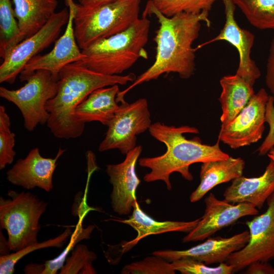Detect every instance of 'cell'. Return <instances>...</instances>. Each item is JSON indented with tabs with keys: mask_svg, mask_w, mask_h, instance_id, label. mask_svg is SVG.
Listing matches in <instances>:
<instances>
[{
	"mask_svg": "<svg viewBox=\"0 0 274 274\" xmlns=\"http://www.w3.org/2000/svg\"><path fill=\"white\" fill-rule=\"evenodd\" d=\"M175 269L169 262L153 255L144 259L125 265L122 274H175Z\"/></svg>",
	"mask_w": 274,
	"mask_h": 274,
	"instance_id": "cell-31",
	"label": "cell"
},
{
	"mask_svg": "<svg viewBox=\"0 0 274 274\" xmlns=\"http://www.w3.org/2000/svg\"><path fill=\"white\" fill-rule=\"evenodd\" d=\"M150 25V20L142 16L124 31L82 49L85 56L80 62L95 72L120 75L139 58H148L145 47L149 40Z\"/></svg>",
	"mask_w": 274,
	"mask_h": 274,
	"instance_id": "cell-4",
	"label": "cell"
},
{
	"mask_svg": "<svg viewBox=\"0 0 274 274\" xmlns=\"http://www.w3.org/2000/svg\"><path fill=\"white\" fill-rule=\"evenodd\" d=\"M216 0H150L153 5L163 14L171 17L185 12L199 14L209 12Z\"/></svg>",
	"mask_w": 274,
	"mask_h": 274,
	"instance_id": "cell-28",
	"label": "cell"
},
{
	"mask_svg": "<svg viewBox=\"0 0 274 274\" xmlns=\"http://www.w3.org/2000/svg\"><path fill=\"white\" fill-rule=\"evenodd\" d=\"M58 80V74L39 70L24 78L26 83L18 89L0 87V96L17 107L25 129L31 131L38 125L47 123L50 114L46 104L56 95Z\"/></svg>",
	"mask_w": 274,
	"mask_h": 274,
	"instance_id": "cell-7",
	"label": "cell"
},
{
	"mask_svg": "<svg viewBox=\"0 0 274 274\" xmlns=\"http://www.w3.org/2000/svg\"><path fill=\"white\" fill-rule=\"evenodd\" d=\"M224 6L225 22L219 33L212 39L198 46L196 50L208 44L225 41L233 46L239 55V63L236 74L255 84L261 76L255 62L251 57L255 37L250 31L242 28L237 24L234 12L236 6L232 0H222Z\"/></svg>",
	"mask_w": 274,
	"mask_h": 274,
	"instance_id": "cell-14",
	"label": "cell"
},
{
	"mask_svg": "<svg viewBox=\"0 0 274 274\" xmlns=\"http://www.w3.org/2000/svg\"><path fill=\"white\" fill-rule=\"evenodd\" d=\"M266 85L274 97V36L271 40L266 64Z\"/></svg>",
	"mask_w": 274,
	"mask_h": 274,
	"instance_id": "cell-34",
	"label": "cell"
},
{
	"mask_svg": "<svg viewBox=\"0 0 274 274\" xmlns=\"http://www.w3.org/2000/svg\"><path fill=\"white\" fill-rule=\"evenodd\" d=\"M232 1L254 27L274 30V0Z\"/></svg>",
	"mask_w": 274,
	"mask_h": 274,
	"instance_id": "cell-25",
	"label": "cell"
},
{
	"mask_svg": "<svg viewBox=\"0 0 274 274\" xmlns=\"http://www.w3.org/2000/svg\"><path fill=\"white\" fill-rule=\"evenodd\" d=\"M222 91L219 98L222 113V124L231 122L255 93L254 84L235 73L223 76L220 80Z\"/></svg>",
	"mask_w": 274,
	"mask_h": 274,
	"instance_id": "cell-22",
	"label": "cell"
},
{
	"mask_svg": "<svg viewBox=\"0 0 274 274\" xmlns=\"http://www.w3.org/2000/svg\"><path fill=\"white\" fill-rule=\"evenodd\" d=\"M0 242H1V246H0V253H1V256L7 255L10 253V251H11L10 249V247L9 246L8 240L7 241L4 237V235L3 234L2 231L0 232Z\"/></svg>",
	"mask_w": 274,
	"mask_h": 274,
	"instance_id": "cell-39",
	"label": "cell"
},
{
	"mask_svg": "<svg viewBox=\"0 0 274 274\" xmlns=\"http://www.w3.org/2000/svg\"><path fill=\"white\" fill-rule=\"evenodd\" d=\"M142 150V146H136L125 155L122 162L106 165V172L113 187L110 195L112 208L119 215H129L138 202L136 192L141 181L135 166Z\"/></svg>",
	"mask_w": 274,
	"mask_h": 274,
	"instance_id": "cell-13",
	"label": "cell"
},
{
	"mask_svg": "<svg viewBox=\"0 0 274 274\" xmlns=\"http://www.w3.org/2000/svg\"><path fill=\"white\" fill-rule=\"evenodd\" d=\"M244 273L246 274H274V267L268 262L256 261L247 266Z\"/></svg>",
	"mask_w": 274,
	"mask_h": 274,
	"instance_id": "cell-36",
	"label": "cell"
},
{
	"mask_svg": "<svg viewBox=\"0 0 274 274\" xmlns=\"http://www.w3.org/2000/svg\"><path fill=\"white\" fill-rule=\"evenodd\" d=\"M58 76L57 92L46 104L50 114L47 125L55 137L64 139H75L83 133L85 123L76 118L75 112L91 93L104 87L126 85L136 78L133 73L111 76L95 72L80 61L66 65Z\"/></svg>",
	"mask_w": 274,
	"mask_h": 274,
	"instance_id": "cell-2",
	"label": "cell"
},
{
	"mask_svg": "<svg viewBox=\"0 0 274 274\" xmlns=\"http://www.w3.org/2000/svg\"><path fill=\"white\" fill-rule=\"evenodd\" d=\"M83 220H79L75 229L71 234V239L67 247L56 258L44 262L43 274H56L64 265L67 256L72 252L76 245L83 239L90 238L95 226L90 225L86 228L83 227Z\"/></svg>",
	"mask_w": 274,
	"mask_h": 274,
	"instance_id": "cell-29",
	"label": "cell"
},
{
	"mask_svg": "<svg viewBox=\"0 0 274 274\" xmlns=\"http://www.w3.org/2000/svg\"><path fill=\"white\" fill-rule=\"evenodd\" d=\"M147 100L141 98L129 104L120 102L113 118L107 125L105 137L98 147L99 152L118 149L126 155L136 145V136L151 125Z\"/></svg>",
	"mask_w": 274,
	"mask_h": 274,
	"instance_id": "cell-8",
	"label": "cell"
},
{
	"mask_svg": "<svg viewBox=\"0 0 274 274\" xmlns=\"http://www.w3.org/2000/svg\"><path fill=\"white\" fill-rule=\"evenodd\" d=\"M71 234L72 228L68 227L63 232L54 238L41 243L37 242L18 251L1 256L0 273H13L16 263L22 257L35 250L48 247L62 248Z\"/></svg>",
	"mask_w": 274,
	"mask_h": 274,
	"instance_id": "cell-26",
	"label": "cell"
},
{
	"mask_svg": "<svg viewBox=\"0 0 274 274\" xmlns=\"http://www.w3.org/2000/svg\"><path fill=\"white\" fill-rule=\"evenodd\" d=\"M269 97L264 88L255 93L231 122L221 125L218 135L220 142L236 149L260 140L265 129Z\"/></svg>",
	"mask_w": 274,
	"mask_h": 274,
	"instance_id": "cell-10",
	"label": "cell"
},
{
	"mask_svg": "<svg viewBox=\"0 0 274 274\" xmlns=\"http://www.w3.org/2000/svg\"><path fill=\"white\" fill-rule=\"evenodd\" d=\"M78 4L85 7H93L114 0H77Z\"/></svg>",
	"mask_w": 274,
	"mask_h": 274,
	"instance_id": "cell-38",
	"label": "cell"
},
{
	"mask_svg": "<svg viewBox=\"0 0 274 274\" xmlns=\"http://www.w3.org/2000/svg\"><path fill=\"white\" fill-rule=\"evenodd\" d=\"M8 195L0 197V226L7 232L11 251L16 252L38 242L39 220L48 204L29 192L10 190Z\"/></svg>",
	"mask_w": 274,
	"mask_h": 274,
	"instance_id": "cell-6",
	"label": "cell"
},
{
	"mask_svg": "<svg viewBox=\"0 0 274 274\" xmlns=\"http://www.w3.org/2000/svg\"><path fill=\"white\" fill-rule=\"evenodd\" d=\"M22 42L18 22L11 0H0V56L4 59Z\"/></svg>",
	"mask_w": 274,
	"mask_h": 274,
	"instance_id": "cell-24",
	"label": "cell"
},
{
	"mask_svg": "<svg viewBox=\"0 0 274 274\" xmlns=\"http://www.w3.org/2000/svg\"><path fill=\"white\" fill-rule=\"evenodd\" d=\"M266 123L269 127L268 134L257 151L259 155H266L274 147V97L269 96L266 108Z\"/></svg>",
	"mask_w": 274,
	"mask_h": 274,
	"instance_id": "cell-33",
	"label": "cell"
},
{
	"mask_svg": "<svg viewBox=\"0 0 274 274\" xmlns=\"http://www.w3.org/2000/svg\"><path fill=\"white\" fill-rule=\"evenodd\" d=\"M148 130L153 138L165 145L166 151L160 156L138 160L141 166L150 169L143 179L148 183L162 181L169 191L172 189L170 176L172 173H179L184 179L191 181L193 177L189 171L191 164L230 156L221 149L219 140L215 144L209 145L202 143L198 138L187 139L183 134L199 133L198 129L194 127H176L156 122L151 124Z\"/></svg>",
	"mask_w": 274,
	"mask_h": 274,
	"instance_id": "cell-3",
	"label": "cell"
},
{
	"mask_svg": "<svg viewBox=\"0 0 274 274\" xmlns=\"http://www.w3.org/2000/svg\"><path fill=\"white\" fill-rule=\"evenodd\" d=\"M199 219L190 221H157L146 214L136 202L132 214L127 219H113L115 221L129 225L138 233L133 239L123 244L122 253L130 250L143 238L151 235L168 232H189L197 225Z\"/></svg>",
	"mask_w": 274,
	"mask_h": 274,
	"instance_id": "cell-19",
	"label": "cell"
},
{
	"mask_svg": "<svg viewBox=\"0 0 274 274\" xmlns=\"http://www.w3.org/2000/svg\"><path fill=\"white\" fill-rule=\"evenodd\" d=\"M96 255L82 244H77L66 258L59 274H95L96 273L92 263Z\"/></svg>",
	"mask_w": 274,
	"mask_h": 274,
	"instance_id": "cell-27",
	"label": "cell"
},
{
	"mask_svg": "<svg viewBox=\"0 0 274 274\" xmlns=\"http://www.w3.org/2000/svg\"><path fill=\"white\" fill-rule=\"evenodd\" d=\"M267 201L266 211L246 223L249 229L248 243L231 253L225 262L233 266L234 273L253 262L274 259V192Z\"/></svg>",
	"mask_w": 274,
	"mask_h": 274,
	"instance_id": "cell-11",
	"label": "cell"
},
{
	"mask_svg": "<svg viewBox=\"0 0 274 274\" xmlns=\"http://www.w3.org/2000/svg\"><path fill=\"white\" fill-rule=\"evenodd\" d=\"M245 165V162L242 158L231 156L202 163L200 183L191 194L190 201H198L216 186L243 176Z\"/></svg>",
	"mask_w": 274,
	"mask_h": 274,
	"instance_id": "cell-20",
	"label": "cell"
},
{
	"mask_svg": "<svg viewBox=\"0 0 274 274\" xmlns=\"http://www.w3.org/2000/svg\"><path fill=\"white\" fill-rule=\"evenodd\" d=\"M141 0H114L93 7L74 3V28L82 50L128 28L139 18Z\"/></svg>",
	"mask_w": 274,
	"mask_h": 274,
	"instance_id": "cell-5",
	"label": "cell"
},
{
	"mask_svg": "<svg viewBox=\"0 0 274 274\" xmlns=\"http://www.w3.org/2000/svg\"><path fill=\"white\" fill-rule=\"evenodd\" d=\"M44 264L38 263H29L26 265L24 269L26 274H43Z\"/></svg>",
	"mask_w": 274,
	"mask_h": 274,
	"instance_id": "cell-37",
	"label": "cell"
},
{
	"mask_svg": "<svg viewBox=\"0 0 274 274\" xmlns=\"http://www.w3.org/2000/svg\"><path fill=\"white\" fill-rule=\"evenodd\" d=\"M154 15L159 24L154 41L156 44L155 60L152 65L138 76L127 88L120 91L117 96L119 102L134 87L156 80L163 74L176 73L184 79L190 78L195 70L196 51L192 47L199 36L202 22L211 26L209 12L199 14L182 12L171 17L161 13L149 0L143 16Z\"/></svg>",
	"mask_w": 274,
	"mask_h": 274,
	"instance_id": "cell-1",
	"label": "cell"
},
{
	"mask_svg": "<svg viewBox=\"0 0 274 274\" xmlns=\"http://www.w3.org/2000/svg\"><path fill=\"white\" fill-rule=\"evenodd\" d=\"M72 5L68 7L69 18L63 35L55 41L51 51L44 55L38 54L28 61L20 74L21 81L39 70L58 74L66 65L82 61L85 57L75 36Z\"/></svg>",
	"mask_w": 274,
	"mask_h": 274,
	"instance_id": "cell-17",
	"label": "cell"
},
{
	"mask_svg": "<svg viewBox=\"0 0 274 274\" xmlns=\"http://www.w3.org/2000/svg\"><path fill=\"white\" fill-rule=\"evenodd\" d=\"M22 41L39 30L55 13L57 0H13Z\"/></svg>",
	"mask_w": 274,
	"mask_h": 274,
	"instance_id": "cell-23",
	"label": "cell"
},
{
	"mask_svg": "<svg viewBox=\"0 0 274 274\" xmlns=\"http://www.w3.org/2000/svg\"><path fill=\"white\" fill-rule=\"evenodd\" d=\"M247 230L229 237L209 238L204 242L185 250L156 251L152 254L172 262L182 259L202 262L207 265L225 262L232 253L244 248L248 243Z\"/></svg>",
	"mask_w": 274,
	"mask_h": 274,
	"instance_id": "cell-16",
	"label": "cell"
},
{
	"mask_svg": "<svg viewBox=\"0 0 274 274\" xmlns=\"http://www.w3.org/2000/svg\"><path fill=\"white\" fill-rule=\"evenodd\" d=\"M119 92L118 84L95 90L77 107L75 117L84 123L98 121L107 126L119 107L117 101Z\"/></svg>",
	"mask_w": 274,
	"mask_h": 274,
	"instance_id": "cell-21",
	"label": "cell"
},
{
	"mask_svg": "<svg viewBox=\"0 0 274 274\" xmlns=\"http://www.w3.org/2000/svg\"><path fill=\"white\" fill-rule=\"evenodd\" d=\"M65 151L59 148L54 158H45L41 156L39 148H33L7 172L6 178L11 184L27 190L38 187L49 192L53 187V175L57 161Z\"/></svg>",
	"mask_w": 274,
	"mask_h": 274,
	"instance_id": "cell-15",
	"label": "cell"
},
{
	"mask_svg": "<svg viewBox=\"0 0 274 274\" xmlns=\"http://www.w3.org/2000/svg\"><path fill=\"white\" fill-rule=\"evenodd\" d=\"M78 194H76L75 198L72 213L74 216H78L79 220H83L88 212L91 210H95V209L91 208L87 204L86 193L83 197H81V195Z\"/></svg>",
	"mask_w": 274,
	"mask_h": 274,
	"instance_id": "cell-35",
	"label": "cell"
},
{
	"mask_svg": "<svg viewBox=\"0 0 274 274\" xmlns=\"http://www.w3.org/2000/svg\"><path fill=\"white\" fill-rule=\"evenodd\" d=\"M10 118L4 106H0V169L13 163L16 152L14 150L15 134L11 132Z\"/></svg>",
	"mask_w": 274,
	"mask_h": 274,
	"instance_id": "cell-30",
	"label": "cell"
},
{
	"mask_svg": "<svg viewBox=\"0 0 274 274\" xmlns=\"http://www.w3.org/2000/svg\"><path fill=\"white\" fill-rule=\"evenodd\" d=\"M269 159L274 162V147H273L267 154Z\"/></svg>",
	"mask_w": 274,
	"mask_h": 274,
	"instance_id": "cell-40",
	"label": "cell"
},
{
	"mask_svg": "<svg viewBox=\"0 0 274 274\" xmlns=\"http://www.w3.org/2000/svg\"><path fill=\"white\" fill-rule=\"evenodd\" d=\"M175 270L182 274H231L233 266L222 262L215 267H211L203 262L189 259H182L171 262Z\"/></svg>",
	"mask_w": 274,
	"mask_h": 274,
	"instance_id": "cell-32",
	"label": "cell"
},
{
	"mask_svg": "<svg viewBox=\"0 0 274 274\" xmlns=\"http://www.w3.org/2000/svg\"><path fill=\"white\" fill-rule=\"evenodd\" d=\"M69 16L66 8L55 12L39 30L15 46L0 65V83L13 84L28 61L57 40Z\"/></svg>",
	"mask_w": 274,
	"mask_h": 274,
	"instance_id": "cell-9",
	"label": "cell"
},
{
	"mask_svg": "<svg viewBox=\"0 0 274 274\" xmlns=\"http://www.w3.org/2000/svg\"><path fill=\"white\" fill-rule=\"evenodd\" d=\"M274 192V162L270 160L263 174L259 177L243 176L232 181L223 193L224 200L232 204L248 203L261 209Z\"/></svg>",
	"mask_w": 274,
	"mask_h": 274,
	"instance_id": "cell-18",
	"label": "cell"
},
{
	"mask_svg": "<svg viewBox=\"0 0 274 274\" xmlns=\"http://www.w3.org/2000/svg\"><path fill=\"white\" fill-rule=\"evenodd\" d=\"M204 203V214L196 226L183 237V243L203 241L242 217L259 213L252 204H232L224 199H218L213 193L206 197Z\"/></svg>",
	"mask_w": 274,
	"mask_h": 274,
	"instance_id": "cell-12",
	"label": "cell"
}]
</instances>
